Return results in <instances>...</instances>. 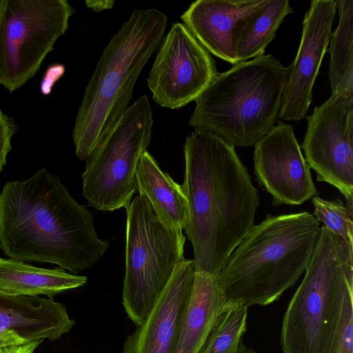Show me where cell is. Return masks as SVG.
<instances>
[{"instance_id":"6da1fadb","label":"cell","mask_w":353,"mask_h":353,"mask_svg":"<svg viewBox=\"0 0 353 353\" xmlns=\"http://www.w3.org/2000/svg\"><path fill=\"white\" fill-rule=\"evenodd\" d=\"M183 151L181 187L189 210L184 230L193 247L195 271L218 277L254 226L258 191L234 147L217 135L194 130Z\"/></svg>"},{"instance_id":"7a4b0ae2","label":"cell","mask_w":353,"mask_h":353,"mask_svg":"<svg viewBox=\"0 0 353 353\" xmlns=\"http://www.w3.org/2000/svg\"><path fill=\"white\" fill-rule=\"evenodd\" d=\"M108 247L92 214L46 169L3 185L0 248L10 259L53 263L74 274L91 268Z\"/></svg>"},{"instance_id":"3957f363","label":"cell","mask_w":353,"mask_h":353,"mask_svg":"<svg viewBox=\"0 0 353 353\" xmlns=\"http://www.w3.org/2000/svg\"><path fill=\"white\" fill-rule=\"evenodd\" d=\"M285 312L283 353H339L353 342V246L325 225Z\"/></svg>"},{"instance_id":"277c9868","label":"cell","mask_w":353,"mask_h":353,"mask_svg":"<svg viewBox=\"0 0 353 353\" xmlns=\"http://www.w3.org/2000/svg\"><path fill=\"white\" fill-rule=\"evenodd\" d=\"M321 231L314 214H267L230 254L218 276L226 300L250 306L279 299L305 270Z\"/></svg>"},{"instance_id":"5b68a950","label":"cell","mask_w":353,"mask_h":353,"mask_svg":"<svg viewBox=\"0 0 353 353\" xmlns=\"http://www.w3.org/2000/svg\"><path fill=\"white\" fill-rule=\"evenodd\" d=\"M167 23L166 14L157 9L133 10L106 45L85 87L72 131L79 160L85 161L130 106L136 82L159 48Z\"/></svg>"},{"instance_id":"8992f818","label":"cell","mask_w":353,"mask_h":353,"mask_svg":"<svg viewBox=\"0 0 353 353\" xmlns=\"http://www.w3.org/2000/svg\"><path fill=\"white\" fill-rule=\"evenodd\" d=\"M288 74L270 54L234 65L195 100L189 124L234 147L254 145L279 118Z\"/></svg>"},{"instance_id":"52a82bcc","label":"cell","mask_w":353,"mask_h":353,"mask_svg":"<svg viewBox=\"0 0 353 353\" xmlns=\"http://www.w3.org/2000/svg\"><path fill=\"white\" fill-rule=\"evenodd\" d=\"M125 274L122 303L137 326L152 309L183 257L182 230L163 223L139 194L125 208Z\"/></svg>"},{"instance_id":"ba28073f","label":"cell","mask_w":353,"mask_h":353,"mask_svg":"<svg viewBox=\"0 0 353 353\" xmlns=\"http://www.w3.org/2000/svg\"><path fill=\"white\" fill-rule=\"evenodd\" d=\"M152 110L146 95L123 114L113 130L85 159L82 192L95 209L126 208L137 190L136 172L142 153L152 141Z\"/></svg>"},{"instance_id":"9c48e42d","label":"cell","mask_w":353,"mask_h":353,"mask_svg":"<svg viewBox=\"0 0 353 353\" xmlns=\"http://www.w3.org/2000/svg\"><path fill=\"white\" fill-rule=\"evenodd\" d=\"M73 12L66 0H0V84L12 92L34 77Z\"/></svg>"},{"instance_id":"30bf717a","label":"cell","mask_w":353,"mask_h":353,"mask_svg":"<svg viewBox=\"0 0 353 353\" xmlns=\"http://www.w3.org/2000/svg\"><path fill=\"white\" fill-rule=\"evenodd\" d=\"M307 121L300 148L310 168L353 203V92L331 94Z\"/></svg>"},{"instance_id":"8fae6325","label":"cell","mask_w":353,"mask_h":353,"mask_svg":"<svg viewBox=\"0 0 353 353\" xmlns=\"http://www.w3.org/2000/svg\"><path fill=\"white\" fill-rule=\"evenodd\" d=\"M158 50L147 84L161 107L179 109L195 101L219 73L211 54L183 23L172 25Z\"/></svg>"},{"instance_id":"7c38bea8","label":"cell","mask_w":353,"mask_h":353,"mask_svg":"<svg viewBox=\"0 0 353 353\" xmlns=\"http://www.w3.org/2000/svg\"><path fill=\"white\" fill-rule=\"evenodd\" d=\"M254 169L272 204L301 205L319 192L292 125L279 121L254 145Z\"/></svg>"},{"instance_id":"4fadbf2b","label":"cell","mask_w":353,"mask_h":353,"mask_svg":"<svg viewBox=\"0 0 353 353\" xmlns=\"http://www.w3.org/2000/svg\"><path fill=\"white\" fill-rule=\"evenodd\" d=\"M336 1L312 0L305 14L299 47L288 74L279 118L298 121L305 117L312 88L332 36Z\"/></svg>"},{"instance_id":"5bb4252c","label":"cell","mask_w":353,"mask_h":353,"mask_svg":"<svg viewBox=\"0 0 353 353\" xmlns=\"http://www.w3.org/2000/svg\"><path fill=\"white\" fill-rule=\"evenodd\" d=\"M194 273L193 259L178 265L145 319L126 339L121 353H174Z\"/></svg>"},{"instance_id":"9a60e30c","label":"cell","mask_w":353,"mask_h":353,"mask_svg":"<svg viewBox=\"0 0 353 353\" xmlns=\"http://www.w3.org/2000/svg\"><path fill=\"white\" fill-rule=\"evenodd\" d=\"M74 325L65 305L52 298L0 292V347L43 339L54 341Z\"/></svg>"},{"instance_id":"2e32d148","label":"cell","mask_w":353,"mask_h":353,"mask_svg":"<svg viewBox=\"0 0 353 353\" xmlns=\"http://www.w3.org/2000/svg\"><path fill=\"white\" fill-rule=\"evenodd\" d=\"M267 0H196L181 15L183 23L213 55L238 63L232 42L240 21L262 7Z\"/></svg>"},{"instance_id":"e0dca14e","label":"cell","mask_w":353,"mask_h":353,"mask_svg":"<svg viewBox=\"0 0 353 353\" xmlns=\"http://www.w3.org/2000/svg\"><path fill=\"white\" fill-rule=\"evenodd\" d=\"M225 301L218 277L195 271L174 353H199Z\"/></svg>"},{"instance_id":"ac0fdd59","label":"cell","mask_w":353,"mask_h":353,"mask_svg":"<svg viewBox=\"0 0 353 353\" xmlns=\"http://www.w3.org/2000/svg\"><path fill=\"white\" fill-rule=\"evenodd\" d=\"M136 179L139 194L148 200L157 216L170 228L184 230L189 210L181 185L161 170L147 150L141 156Z\"/></svg>"},{"instance_id":"d6986e66","label":"cell","mask_w":353,"mask_h":353,"mask_svg":"<svg viewBox=\"0 0 353 353\" xmlns=\"http://www.w3.org/2000/svg\"><path fill=\"white\" fill-rule=\"evenodd\" d=\"M88 278L63 269H45L23 261L0 259V292L10 295L48 298L83 286Z\"/></svg>"},{"instance_id":"ffe728a7","label":"cell","mask_w":353,"mask_h":353,"mask_svg":"<svg viewBox=\"0 0 353 353\" xmlns=\"http://www.w3.org/2000/svg\"><path fill=\"white\" fill-rule=\"evenodd\" d=\"M292 12L288 0H267L262 7L240 21L232 34L237 62L264 54L283 19Z\"/></svg>"},{"instance_id":"44dd1931","label":"cell","mask_w":353,"mask_h":353,"mask_svg":"<svg viewBox=\"0 0 353 353\" xmlns=\"http://www.w3.org/2000/svg\"><path fill=\"white\" fill-rule=\"evenodd\" d=\"M339 24L330 39L328 77L332 94L353 92V0L336 1Z\"/></svg>"},{"instance_id":"7402d4cb","label":"cell","mask_w":353,"mask_h":353,"mask_svg":"<svg viewBox=\"0 0 353 353\" xmlns=\"http://www.w3.org/2000/svg\"><path fill=\"white\" fill-rule=\"evenodd\" d=\"M248 306L226 300L199 353H237L246 330Z\"/></svg>"},{"instance_id":"603a6c76","label":"cell","mask_w":353,"mask_h":353,"mask_svg":"<svg viewBox=\"0 0 353 353\" xmlns=\"http://www.w3.org/2000/svg\"><path fill=\"white\" fill-rule=\"evenodd\" d=\"M315 217L335 235L353 246V203L345 205L339 199L328 201L312 198Z\"/></svg>"},{"instance_id":"cb8c5ba5","label":"cell","mask_w":353,"mask_h":353,"mask_svg":"<svg viewBox=\"0 0 353 353\" xmlns=\"http://www.w3.org/2000/svg\"><path fill=\"white\" fill-rule=\"evenodd\" d=\"M17 130L14 119L4 114L0 108V172L6 163L7 156L12 150L11 140Z\"/></svg>"},{"instance_id":"d4e9b609","label":"cell","mask_w":353,"mask_h":353,"mask_svg":"<svg viewBox=\"0 0 353 353\" xmlns=\"http://www.w3.org/2000/svg\"><path fill=\"white\" fill-rule=\"evenodd\" d=\"M43 340L34 341L24 344L0 347V353H34Z\"/></svg>"},{"instance_id":"484cf974","label":"cell","mask_w":353,"mask_h":353,"mask_svg":"<svg viewBox=\"0 0 353 353\" xmlns=\"http://www.w3.org/2000/svg\"><path fill=\"white\" fill-rule=\"evenodd\" d=\"M87 7L94 12H101L105 10L110 9L114 6V1L112 0H89L85 1Z\"/></svg>"}]
</instances>
